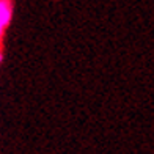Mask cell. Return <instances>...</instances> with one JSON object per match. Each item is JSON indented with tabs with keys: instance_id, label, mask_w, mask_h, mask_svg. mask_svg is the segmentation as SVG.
<instances>
[{
	"instance_id": "obj_1",
	"label": "cell",
	"mask_w": 154,
	"mask_h": 154,
	"mask_svg": "<svg viewBox=\"0 0 154 154\" xmlns=\"http://www.w3.org/2000/svg\"><path fill=\"white\" fill-rule=\"evenodd\" d=\"M13 17V3L11 0H0V39H2L6 27L10 25Z\"/></svg>"
},
{
	"instance_id": "obj_2",
	"label": "cell",
	"mask_w": 154,
	"mask_h": 154,
	"mask_svg": "<svg viewBox=\"0 0 154 154\" xmlns=\"http://www.w3.org/2000/svg\"><path fill=\"white\" fill-rule=\"evenodd\" d=\"M2 60H3V55H2V49H0V63H2Z\"/></svg>"
}]
</instances>
